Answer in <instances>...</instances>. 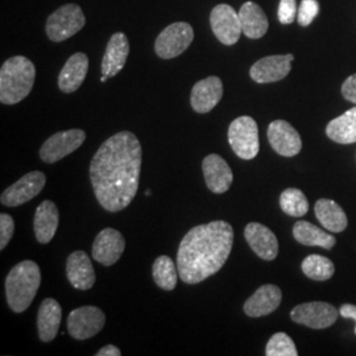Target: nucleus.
Returning <instances> with one entry per match:
<instances>
[{
  "label": "nucleus",
  "mask_w": 356,
  "mask_h": 356,
  "mask_svg": "<svg viewBox=\"0 0 356 356\" xmlns=\"http://www.w3.org/2000/svg\"><path fill=\"white\" fill-rule=\"evenodd\" d=\"M314 211L319 223L331 232H342L347 229V216L337 202L326 198L318 200L314 206Z\"/></svg>",
  "instance_id": "obj_27"
},
{
  "label": "nucleus",
  "mask_w": 356,
  "mask_h": 356,
  "mask_svg": "<svg viewBox=\"0 0 356 356\" xmlns=\"http://www.w3.org/2000/svg\"><path fill=\"white\" fill-rule=\"evenodd\" d=\"M63 309L60 304L53 300L47 298L41 302L38 314V337L41 342H51L57 334L61 325Z\"/></svg>",
  "instance_id": "obj_23"
},
{
  "label": "nucleus",
  "mask_w": 356,
  "mask_h": 356,
  "mask_svg": "<svg viewBox=\"0 0 356 356\" xmlns=\"http://www.w3.org/2000/svg\"><path fill=\"white\" fill-rule=\"evenodd\" d=\"M229 143L232 151L242 160H252L260 148L259 128L251 116L235 119L229 128Z\"/></svg>",
  "instance_id": "obj_6"
},
{
  "label": "nucleus",
  "mask_w": 356,
  "mask_h": 356,
  "mask_svg": "<svg viewBox=\"0 0 356 356\" xmlns=\"http://www.w3.org/2000/svg\"><path fill=\"white\" fill-rule=\"evenodd\" d=\"M107 79H108V76H102V78H101V81H102L103 83H104Z\"/></svg>",
  "instance_id": "obj_39"
},
{
  "label": "nucleus",
  "mask_w": 356,
  "mask_h": 356,
  "mask_svg": "<svg viewBox=\"0 0 356 356\" xmlns=\"http://www.w3.org/2000/svg\"><path fill=\"white\" fill-rule=\"evenodd\" d=\"M140 170L141 145L136 135L122 131L103 143L91 160L90 179L104 210L118 213L132 202Z\"/></svg>",
  "instance_id": "obj_1"
},
{
  "label": "nucleus",
  "mask_w": 356,
  "mask_h": 356,
  "mask_svg": "<svg viewBox=\"0 0 356 356\" xmlns=\"http://www.w3.org/2000/svg\"><path fill=\"white\" fill-rule=\"evenodd\" d=\"M86 24V17L76 4H65L47 20V35L53 42H63L74 36Z\"/></svg>",
  "instance_id": "obj_5"
},
{
  "label": "nucleus",
  "mask_w": 356,
  "mask_h": 356,
  "mask_svg": "<svg viewBox=\"0 0 356 356\" xmlns=\"http://www.w3.org/2000/svg\"><path fill=\"white\" fill-rule=\"evenodd\" d=\"M41 284L38 264L24 260L10 270L6 279L7 302L15 313H23L31 306Z\"/></svg>",
  "instance_id": "obj_4"
},
{
  "label": "nucleus",
  "mask_w": 356,
  "mask_h": 356,
  "mask_svg": "<svg viewBox=\"0 0 356 356\" xmlns=\"http://www.w3.org/2000/svg\"><path fill=\"white\" fill-rule=\"evenodd\" d=\"M210 26L216 38L225 45H234L243 33L239 13L229 4H218L210 13Z\"/></svg>",
  "instance_id": "obj_11"
},
{
  "label": "nucleus",
  "mask_w": 356,
  "mask_h": 356,
  "mask_svg": "<svg viewBox=\"0 0 356 356\" xmlns=\"http://www.w3.org/2000/svg\"><path fill=\"white\" fill-rule=\"evenodd\" d=\"M268 140L273 151L284 157H293L302 149L300 134L285 120H275L269 124Z\"/></svg>",
  "instance_id": "obj_13"
},
{
  "label": "nucleus",
  "mask_w": 356,
  "mask_h": 356,
  "mask_svg": "<svg viewBox=\"0 0 356 356\" xmlns=\"http://www.w3.org/2000/svg\"><path fill=\"white\" fill-rule=\"evenodd\" d=\"M239 17L242 23L243 33L247 38L257 40L267 33L269 26L267 15L259 4L254 1L244 3L239 11Z\"/></svg>",
  "instance_id": "obj_25"
},
{
  "label": "nucleus",
  "mask_w": 356,
  "mask_h": 356,
  "mask_svg": "<svg viewBox=\"0 0 356 356\" xmlns=\"http://www.w3.org/2000/svg\"><path fill=\"white\" fill-rule=\"evenodd\" d=\"M339 314L343 318L353 319L355 322V334H356V306L353 304H344L339 309Z\"/></svg>",
  "instance_id": "obj_37"
},
{
  "label": "nucleus",
  "mask_w": 356,
  "mask_h": 356,
  "mask_svg": "<svg viewBox=\"0 0 356 356\" xmlns=\"http://www.w3.org/2000/svg\"><path fill=\"white\" fill-rule=\"evenodd\" d=\"M15 231V220L8 214H0V250H4L10 243Z\"/></svg>",
  "instance_id": "obj_34"
},
{
  "label": "nucleus",
  "mask_w": 356,
  "mask_h": 356,
  "mask_svg": "<svg viewBox=\"0 0 356 356\" xmlns=\"http://www.w3.org/2000/svg\"><path fill=\"white\" fill-rule=\"evenodd\" d=\"M129 54V42L124 33H114L106 48V53L102 60V76L108 78L115 76L127 63Z\"/></svg>",
  "instance_id": "obj_22"
},
{
  "label": "nucleus",
  "mask_w": 356,
  "mask_h": 356,
  "mask_svg": "<svg viewBox=\"0 0 356 356\" xmlns=\"http://www.w3.org/2000/svg\"><path fill=\"white\" fill-rule=\"evenodd\" d=\"M244 238L254 254L263 260H275L279 254L276 235L261 223H248L244 229Z\"/></svg>",
  "instance_id": "obj_17"
},
{
  "label": "nucleus",
  "mask_w": 356,
  "mask_h": 356,
  "mask_svg": "<svg viewBox=\"0 0 356 356\" xmlns=\"http://www.w3.org/2000/svg\"><path fill=\"white\" fill-rule=\"evenodd\" d=\"M202 170L209 191L216 194H223L231 188L234 179L232 170L219 154L211 153L206 156L202 163Z\"/></svg>",
  "instance_id": "obj_18"
},
{
  "label": "nucleus",
  "mask_w": 356,
  "mask_h": 356,
  "mask_svg": "<svg viewBox=\"0 0 356 356\" xmlns=\"http://www.w3.org/2000/svg\"><path fill=\"white\" fill-rule=\"evenodd\" d=\"M326 135L339 144L356 143V106L332 119L326 127Z\"/></svg>",
  "instance_id": "obj_28"
},
{
  "label": "nucleus",
  "mask_w": 356,
  "mask_h": 356,
  "mask_svg": "<svg viewBox=\"0 0 356 356\" xmlns=\"http://www.w3.org/2000/svg\"><path fill=\"white\" fill-rule=\"evenodd\" d=\"M86 140V134L82 129H69L57 132L45 141L40 148V159L48 164L63 160L70 153L76 151L83 141Z\"/></svg>",
  "instance_id": "obj_9"
},
{
  "label": "nucleus",
  "mask_w": 356,
  "mask_h": 356,
  "mask_svg": "<svg viewBox=\"0 0 356 356\" xmlns=\"http://www.w3.org/2000/svg\"><path fill=\"white\" fill-rule=\"evenodd\" d=\"M234 244V229L225 220H214L191 229L179 243V279L200 284L226 264Z\"/></svg>",
  "instance_id": "obj_2"
},
{
  "label": "nucleus",
  "mask_w": 356,
  "mask_h": 356,
  "mask_svg": "<svg viewBox=\"0 0 356 356\" xmlns=\"http://www.w3.org/2000/svg\"><path fill=\"white\" fill-rule=\"evenodd\" d=\"M152 276L159 288L164 291H173L177 285L179 273L175 261L169 256L161 254L153 263Z\"/></svg>",
  "instance_id": "obj_29"
},
{
  "label": "nucleus",
  "mask_w": 356,
  "mask_h": 356,
  "mask_svg": "<svg viewBox=\"0 0 356 356\" xmlns=\"http://www.w3.org/2000/svg\"><path fill=\"white\" fill-rule=\"evenodd\" d=\"M342 95L348 102L356 104V74L348 76L342 85Z\"/></svg>",
  "instance_id": "obj_36"
},
{
  "label": "nucleus",
  "mask_w": 356,
  "mask_h": 356,
  "mask_svg": "<svg viewBox=\"0 0 356 356\" xmlns=\"http://www.w3.org/2000/svg\"><path fill=\"white\" fill-rule=\"evenodd\" d=\"M58 209L51 201H44L38 204L33 220V229L38 242L47 244L51 242L58 229Z\"/></svg>",
  "instance_id": "obj_24"
},
{
  "label": "nucleus",
  "mask_w": 356,
  "mask_h": 356,
  "mask_svg": "<svg viewBox=\"0 0 356 356\" xmlns=\"http://www.w3.org/2000/svg\"><path fill=\"white\" fill-rule=\"evenodd\" d=\"M36 67L24 56H15L0 69V102L16 104L29 95L35 85Z\"/></svg>",
  "instance_id": "obj_3"
},
{
  "label": "nucleus",
  "mask_w": 356,
  "mask_h": 356,
  "mask_svg": "<svg viewBox=\"0 0 356 356\" xmlns=\"http://www.w3.org/2000/svg\"><path fill=\"white\" fill-rule=\"evenodd\" d=\"M297 3L296 0H280L279 4V20L281 24H292L297 17Z\"/></svg>",
  "instance_id": "obj_35"
},
{
  "label": "nucleus",
  "mask_w": 356,
  "mask_h": 356,
  "mask_svg": "<svg viewBox=\"0 0 356 356\" xmlns=\"http://www.w3.org/2000/svg\"><path fill=\"white\" fill-rule=\"evenodd\" d=\"M145 195H147V197H149V195H151V191H149V189L145 191Z\"/></svg>",
  "instance_id": "obj_40"
},
{
  "label": "nucleus",
  "mask_w": 356,
  "mask_h": 356,
  "mask_svg": "<svg viewBox=\"0 0 356 356\" xmlns=\"http://www.w3.org/2000/svg\"><path fill=\"white\" fill-rule=\"evenodd\" d=\"M302 272L312 280L326 281L335 273V267L330 259L321 254H309L301 264Z\"/></svg>",
  "instance_id": "obj_30"
},
{
  "label": "nucleus",
  "mask_w": 356,
  "mask_h": 356,
  "mask_svg": "<svg viewBox=\"0 0 356 356\" xmlns=\"http://www.w3.org/2000/svg\"><path fill=\"white\" fill-rule=\"evenodd\" d=\"M293 54L269 56L254 63L250 70V76L257 83L279 82L292 70Z\"/></svg>",
  "instance_id": "obj_14"
},
{
  "label": "nucleus",
  "mask_w": 356,
  "mask_h": 356,
  "mask_svg": "<svg viewBox=\"0 0 356 356\" xmlns=\"http://www.w3.org/2000/svg\"><path fill=\"white\" fill-rule=\"evenodd\" d=\"M267 356H297V348L292 338L285 332H276L269 341L266 348Z\"/></svg>",
  "instance_id": "obj_32"
},
{
  "label": "nucleus",
  "mask_w": 356,
  "mask_h": 356,
  "mask_svg": "<svg viewBox=\"0 0 356 356\" xmlns=\"http://www.w3.org/2000/svg\"><path fill=\"white\" fill-rule=\"evenodd\" d=\"M293 236L297 242L301 243L302 245L321 247L325 250H331L337 243L334 235H330L329 232L319 229L317 226H314L306 220H298L294 225Z\"/></svg>",
  "instance_id": "obj_26"
},
{
  "label": "nucleus",
  "mask_w": 356,
  "mask_h": 356,
  "mask_svg": "<svg viewBox=\"0 0 356 356\" xmlns=\"http://www.w3.org/2000/svg\"><path fill=\"white\" fill-rule=\"evenodd\" d=\"M281 300L282 293L279 286L272 284L263 285L245 301L244 313L251 318L264 317L280 306Z\"/></svg>",
  "instance_id": "obj_19"
},
{
  "label": "nucleus",
  "mask_w": 356,
  "mask_h": 356,
  "mask_svg": "<svg viewBox=\"0 0 356 356\" xmlns=\"http://www.w3.org/2000/svg\"><path fill=\"white\" fill-rule=\"evenodd\" d=\"M339 316V310L327 302H306L297 305L291 312V318L298 325L322 330L332 326Z\"/></svg>",
  "instance_id": "obj_10"
},
{
  "label": "nucleus",
  "mask_w": 356,
  "mask_h": 356,
  "mask_svg": "<svg viewBox=\"0 0 356 356\" xmlns=\"http://www.w3.org/2000/svg\"><path fill=\"white\" fill-rule=\"evenodd\" d=\"M281 210L291 216H304L309 211V202L305 194L300 189L289 188L280 195Z\"/></svg>",
  "instance_id": "obj_31"
},
{
  "label": "nucleus",
  "mask_w": 356,
  "mask_h": 356,
  "mask_svg": "<svg viewBox=\"0 0 356 356\" xmlns=\"http://www.w3.org/2000/svg\"><path fill=\"white\" fill-rule=\"evenodd\" d=\"M89 70V57L85 53L73 54L64 65L58 76V88L66 94L74 92L81 88Z\"/></svg>",
  "instance_id": "obj_21"
},
{
  "label": "nucleus",
  "mask_w": 356,
  "mask_h": 356,
  "mask_svg": "<svg viewBox=\"0 0 356 356\" xmlns=\"http://www.w3.org/2000/svg\"><path fill=\"white\" fill-rule=\"evenodd\" d=\"M124 248L126 241L118 229H104L92 244V259L104 267H110L120 259Z\"/></svg>",
  "instance_id": "obj_15"
},
{
  "label": "nucleus",
  "mask_w": 356,
  "mask_h": 356,
  "mask_svg": "<svg viewBox=\"0 0 356 356\" xmlns=\"http://www.w3.org/2000/svg\"><path fill=\"white\" fill-rule=\"evenodd\" d=\"M66 276L73 288L89 291L95 284V270L89 256L83 251H76L67 257Z\"/></svg>",
  "instance_id": "obj_20"
},
{
  "label": "nucleus",
  "mask_w": 356,
  "mask_h": 356,
  "mask_svg": "<svg viewBox=\"0 0 356 356\" xmlns=\"http://www.w3.org/2000/svg\"><path fill=\"white\" fill-rule=\"evenodd\" d=\"M223 97V83L218 76H207L197 82L191 90V103L198 114L210 113Z\"/></svg>",
  "instance_id": "obj_16"
},
{
  "label": "nucleus",
  "mask_w": 356,
  "mask_h": 356,
  "mask_svg": "<svg viewBox=\"0 0 356 356\" xmlns=\"http://www.w3.org/2000/svg\"><path fill=\"white\" fill-rule=\"evenodd\" d=\"M97 356H120L122 355V351L114 346V344H108V346H104L102 347L97 354Z\"/></svg>",
  "instance_id": "obj_38"
},
{
  "label": "nucleus",
  "mask_w": 356,
  "mask_h": 356,
  "mask_svg": "<svg viewBox=\"0 0 356 356\" xmlns=\"http://www.w3.org/2000/svg\"><path fill=\"white\" fill-rule=\"evenodd\" d=\"M319 13V3L317 0H302L298 8L297 19L301 26H310Z\"/></svg>",
  "instance_id": "obj_33"
},
{
  "label": "nucleus",
  "mask_w": 356,
  "mask_h": 356,
  "mask_svg": "<svg viewBox=\"0 0 356 356\" xmlns=\"http://www.w3.org/2000/svg\"><path fill=\"white\" fill-rule=\"evenodd\" d=\"M47 177L42 172L33 170L26 173V176L16 181L10 188L1 193L0 201L4 206L16 207L20 204H26L32 198L40 194L44 189Z\"/></svg>",
  "instance_id": "obj_12"
},
{
  "label": "nucleus",
  "mask_w": 356,
  "mask_h": 356,
  "mask_svg": "<svg viewBox=\"0 0 356 356\" xmlns=\"http://www.w3.org/2000/svg\"><path fill=\"white\" fill-rule=\"evenodd\" d=\"M106 316L97 306H82L74 309L67 317V330L76 341H86L102 330Z\"/></svg>",
  "instance_id": "obj_8"
},
{
  "label": "nucleus",
  "mask_w": 356,
  "mask_h": 356,
  "mask_svg": "<svg viewBox=\"0 0 356 356\" xmlns=\"http://www.w3.org/2000/svg\"><path fill=\"white\" fill-rule=\"evenodd\" d=\"M194 40V31L189 23L178 22L170 26L157 36L154 51L160 58L170 60L178 57L191 47Z\"/></svg>",
  "instance_id": "obj_7"
}]
</instances>
